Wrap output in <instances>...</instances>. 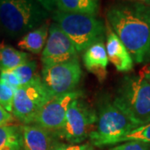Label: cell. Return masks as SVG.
I'll list each match as a JSON object with an SVG mask.
<instances>
[{
    "label": "cell",
    "mask_w": 150,
    "mask_h": 150,
    "mask_svg": "<svg viewBox=\"0 0 150 150\" xmlns=\"http://www.w3.org/2000/svg\"><path fill=\"white\" fill-rule=\"evenodd\" d=\"M107 23L138 64H150V6L131 2L110 5Z\"/></svg>",
    "instance_id": "1"
},
{
    "label": "cell",
    "mask_w": 150,
    "mask_h": 150,
    "mask_svg": "<svg viewBox=\"0 0 150 150\" xmlns=\"http://www.w3.org/2000/svg\"><path fill=\"white\" fill-rule=\"evenodd\" d=\"M112 103L139 127L150 123V83L142 75L123 77Z\"/></svg>",
    "instance_id": "2"
},
{
    "label": "cell",
    "mask_w": 150,
    "mask_h": 150,
    "mask_svg": "<svg viewBox=\"0 0 150 150\" xmlns=\"http://www.w3.org/2000/svg\"><path fill=\"white\" fill-rule=\"evenodd\" d=\"M48 13L35 0H0V25L10 38L23 36L40 26Z\"/></svg>",
    "instance_id": "3"
},
{
    "label": "cell",
    "mask_w": 150,
    "mask_h": 150,
    "mask_svg": "<svg viewBox=\"0 0 150 150\" xmlns=\"http://www.w3.org/2000/svg\"><path fill=\"white\" fill-rule=\"evenodd\" d=\"M96 112V127L88 136L93 146L118 144L126 134L139 128L113 104L109 97L103 95L98 99Z\"/></svg>",
    "instance_id": "4"
},
{
    "label": "cell",
    "mask_w": 150,
    "mask_h": 150,
    "mask_svg": "<svg viewBox=\"0 0 150 150\" xmlns=\"http://www.w3.org/2000/svg\"><path fill=\"white\" fill-rule=\"evenodd\" d=\"M52 18L74 45L78 53L103 42L106 25L102 19L88 14L64 13L56 9Z\"/></svg>",
    "instance_id": "5"
},
{
    "label": "cell",
    "mask_w": 150,
    "mask_h": 150,
    "mask_svg": "<svg viewBox=\"0 0 150 150\" xmlns=\"http://www.w3.org/2000/svg\"><path fill=\"white\" fill-rule=\"evenodd\" d=\"M97 122L96 110L79 98L70 103L62 129L55 135L71 144H79L89 136Z\"/></svg>",
    "instance_id": "6"
},
{
    "label": "cell",
    "mask_w": 150,
    "mask_h": 150,
    "mask_svg": "<svg viewBox=\"0 0 150 150\" xmlns=\"http://www.w3.org/2000/svg\"><path fill=\"white\" fill-rule=\"evenodd\" d=\"M51 97L41 77L37 75L29 83L20 86L14 92L12 114L23 124L33 123Z\"/></svg>",
    "instance_id": "7"
},
{
    "label": "cell",
    "mask_w": 150,
    "mask_h": 150,
    "mask_svg": "<svg viewBox=\"0 0 150 150\" xmlns=\"http://www.w3.org/2000/svg\"><path fill=\"white\" fill-rule=\"evenodd\" d=\"M79 59L63 64L43 66L41 79L51 96L77 90L82 79Z\"/></svg>",
    "instance_id": "8"
},
{
    "label": "cell",
    "mask_w": 150,
    "mask_h": 150,
    "mask_svg": "<svg viewBox=\"0 0 150 150\" xmlns=\"http://www.w3.org/2000/svg\"><path fill=\"white\" fill-rule=\"evenodd\" d=\"M83 93L79 89L52 96L38 112L33 123L47 129L55 137L64 123L66 113L70 103L74 99L83 98Z\"/></svg>",
    "instance_id": "9"
},
{
    "label": "cell",
    "mask_w": 150,
    "mask_h": 150,
    "mask_svg": "<svg viewBox=\"0 0 150 150\" xmlns=\"http://www.w3.org/2000/svg\"><path fill=\"white\" fill-rule=\"evenodd\" d=\"M77 59L78 52L74 45L59 25L54 22L52 23L41 55L43 66L63 64Z\"/></svg>",
    "instance_id": "10"
},
{
    "label": "cell",
    "mask_w": 150,
    "mask_h": 150,
    "mask_svg": "<svg viewBox=\"0 0 150 150\" xmlns=\"http://www.w3.org/2000/svg\"><path fill=\"white\" fill-rule=\"evenodd\" d=\"M106 52L108 59L119 72H129L134 68V60L121 40L107 23Z\"/></svg>",
    "instance_id": "11"
},
{
    "label": "cell",
    "mask_w": 150,
    "mask_h": 150,
    "mask_svg": "<svg viewBox=\"0 0 150 150\" xmlns=\"http://www.w3.org/2000/svg\"><path fill=\"white\" fill-rule=\"evenodd\" d=\"M24 150H51L55 137L47 129L35 123L21 126Z\"/></svg>",
    "instance_id": "12"
},
{
    "label": "cell",
    "mask_w": 150,
    "mask_h": 150,
    "mask_svg": "<svg viewBox=\"0 0 150 150\" xmlns=\"http://www.w3.org/2000/svg\"><path fill=\"white\" fill-rule=\"evenodd\" d=\"M83 60L87 70L95 75L98 80L102 82L105 79L108 59L103 42L95 43L86 49Z\"/></svg>",
    "instance_id": "13"
},
{
    "label": "cell",
    "mask_w": 150,
    "mask_h": 150,
    "mask_svg": "<svg viewBox=\"0 0 150 150\" xmlns=\"http://www.w3.org/2000/svg\"><path fill=\"white\" fill-rule=\"evenodd\" d=\"M49 26L48 22H44L40 26L28 32L21 38L18 47L32 54L41 53L48 39Z\"/></svg>",
    "instance_id": "14"
},
{
    "label": "cell",
    "mask_w": 150,
    "mask_h": 150,
    "mask_svg": "<svg viewBox=\"0 0 150 150\" xmlns=\"http://www.w3.org/2000/svg\"><path fill=\"white\" fill-rule=\"evenodd\" d=\"M57 9L64 13L97 16L99 12L98 0H56Z\"/></svg>",
    "instance_id": "15"
},
{
    "label": "cell",
    "mask_w": 150,
    "mask_h": 150,
    "mask_svg": "<svg viewBox=\"0 0 150 150\" xmlns=\"http://www.w3.org/2000/svg\"><path fill=\"white\" fill-rule=\"evenodd\" d=\"M27 61L28 55L25 52L5 43H0V72L13 70Z\"/></svg>",
    "instance_id": "16"
},
{
    "label": "cell",
    "mask_w": 150,
    "mask_h": 150,
    "mask_svg": "<svg viewBox=\"0 0 150 150\" xmlns=\"http://www.w3.org/2000/svg\"><path fill=\"white\" fill-rule=\"evenodd\" d=\"M22 128L17 125L0 126V150H22Z\"/></svg>",
    "instance_id": "17"
},
{
    "label": "cell",
    "mask_w": 150,
    "mask_h": 150,
    "mask_svg": "<svg viewBox=\"0 0 150 150\" xmlns=\"http://www.w3.org/2000/svg\"><path fill=\"white\" fill-rule=\"evenodd\" d=\"M37 64L35 61L28 60L26 63L23 64L18 68L12 70L22 85L29 83L37 76L36 74Z\"/></svg>",
    "instance_id": "18"
},
{
    "label": "cell",
    "mask_w": 150,
    "mask_h": 150,
    "mask_svg": "<svg viewBox=\"0 0 150 150\" xmlns=\"http://www.w3.org/2000/svg\"><path fill=\"white\" fill-rule=\"evenodd\" d=\"M129 141H139L150 144V123L140 126L123 137L120 143Z\"/></svg>",
    "instance_id": "19"
},
{
    "label": "cell",
    "mask_w": 150,
    "mask_h": 150,
    "mask_svg": "<svg viewBox=\"0 0 150 150\" xmlns=\"http://www.w3.org/2000/svg\"><path fill=\"white\" fill-rule=\"evenodd\" d=\"M14 90L3 83H0V105L12 113Z\"/></svg>",
    "instance_id": "20"
},
{
    "label": "cell",
    "mask_w": 150,
    "mask_h": 150,
    "mask_svg": "<svg viewBox=\"0 0 150 150\" xmlns=\"http://www.w3.org/2000/svg\"><path fill=\"white\" fill-rule=\"evenodd\" d=\"M51 150H95L94 146L87 143L82 144H64L54 141L52 145Z\"/></svg>",
    "instance_id": "21"
},
{
    "label": "cell",
    "mask_w": 150,
    "mask_h": 150,
    "mask_svg": "<svg viewBox=\"0 0 150 150\" xmlns=\"http://www.w3.org/2000/svg\"><path fill=\"white\" fill-rule=\"evenodd\" d=\"M0 83H3L7 86L10 87L14 91H16L21 86V83L18 80V77L12 70L0 72Z\"/></svg>",
    "instance_id": "22"
},
{
    "label": "cell",
    "mask_w": 150,
    "mask_h": 150,
    "mask_svg": "<svg viewBox=\"0 0 150 150\" xmlns=\"http://www.w3.org/2000/svg\"><path fill=\"white\" fill-rule=\"evenodd\" d=\"M108 150H150V144L139 141H129Z\"/></svg>",
    "instance_id": "23"
},
{
    "label": "cell",
    "mask_w": 150,
    "mask_h": 150,
    "mask_svg": "<svg viewBox=\"0 0 150 150\" xmlns=\"http://www.w3.org/2000/svg\"><path fill=\"white\" fill-rule=\"evenodd\" d=\"M14 122V117L11 112L0 105V126H4Z\"/></svg>",
    "instance_id": "24"
},
{
    "label": "cell",
    "mask_w": 150,
    "mask_h": 150,
    "mask_svg": "<svg viewBox=\"0 0 150 150\" xmlns=\"http://www.w3.org/2000/svg\"><path fill=\"white\" fill-rule=\"evenodd\" d=\"M48 13H53L57 9L56 0H35Z\"/></svg>",
    "instance_id": "25"
},
{
    "label": "cell",
    "mask_w": 150,
    "mask_h": 150,
    "mask_svg": "<svg viewBox=\"0 0 150 150\" xmlns=\"http://www.w3.org/2000/svg\"><path fill=\"white\" fill-rule=\"evenodd\" d=\"M140 75H142L144 78H145L150 83V64H148L147 66H145L144 68L141 70Z\"/></svg>",
    "instance_id": "26"
},
{
    "label": "cell",
    "mask_w": 150,
    "mask_h": 150,
    "mask_svg": "<svg viewBox=\"0 0 150 150\" xmlns=\"http://www.w3.org/2000/svg\"><path fill=\"white\" fill-rule=\"evenodd\" d=\"M124 2H131V3H139L143 4L150 6V0H123Z\"/></svg>",
    "instance_id": "27"
},
{
    "label": "cell",
    "mask_w": 150,
    "mask_h": 150,
    "mask_svg": "<svg viewBox=\"0 0 150 150\" xmlns=\"http://www.w3.org/2000/svg\"><path fill=\"white\" fill-rule=\"evenodd\" d=\"M0 28H1V25H0Z\"/></svg>",
    "instance_id": "28"
}]
</instances>
